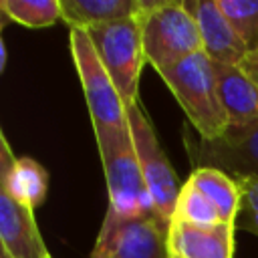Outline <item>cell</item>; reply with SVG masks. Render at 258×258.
<instances>
[{
  "instance_id": "603a6c76",
  "label": "cell",
  "mask_w": 258,
  "mask_h": 258,
  "mask_svg": "<svg viewBox=\"0 0 258 258\" xmlns=\"http://www.w3.org/2000/svg\"><path fill=\"white\" fill-rule=\"evenodd\" d=\"M169 258H171V256H169Z\"/></svg>"
},
{
  "instance_id": "d6986e66",
  "label": "cell",
  "mask_w": 258,
  "mask_h": 258,
  "mask_svg": "<svg viewBox=\"0 0 258 258\" xmlns=\"http://www.w3.org/2000/svg\"><path fill=\"white\" fill-rule=\"evenodd\" d=\"M240 185V212L236 226L258 236V175L238 179Z\"/></svg>"
},
{
  "instance_id": "277c9868",
  "label": "cell",
  "mask_w": 258,
  "mask_h": 258,
  "mask_svg": "<svg viewBox=\"0 0 258 258\" xmlns=\"http://www.w3.org/2000/svg\"><path fill=\"white\" fill-rule=\"evenodd\" d=\"M103 67L115 83L125 105L137 103L139 77L145 64L141 24L137 16L85 28Z\"/></svg>"
},
{
  "instance_id": "5b68a950",
  "label": "cell",
  "mask_w": 258,
  "mask_h": 258,
  "mask_svg": "<svg viewBox=\"0 0 258 258\" xmlns=\"http://www.w3.org/2000/svg\"><path fill=\"white\" fill-rule=\"evenodd\" d=\"M71 54L83 85L95 133L125 127V103L83 28H71Z\"/></svg>"
},
{
  "instance_id": "52a82bcc",
  "label": "cell",
  "mask_w": 258,
  "mask_h": 258,
  "mask_svg": "<svg viewBox=\"0 0 258 258\" xmlns=\"http://www.w3.org/2000/svg\"><path fill=\"white\" fill-rule=\"evenodd\" d=\"M167 230L157 216H121L107 208L91 258H169Z\"/></svg>"
},
{
  "instance_id": "7402d4cb",
  "label": "cell",
  "mask_w": 258,
  "mask_h": 258,
  "mask_svg": "<svg viewBox=\"0 0 258 258\" xmlns=\"http://www.w3.org/2000/svg\"><path fill=\"white\" fill-rule=\"evenodd\" d=\"M0 258H10V254H8L6 250H2V256H0Z\"/></svg>"
},
{
  "instance_id": "8fae6325",
  "label": "cell",
  "mask_w": 258,
  "mask_h": 258,
  "mask_svg": "<svg viewBox=\"0 0 258 258\" xmlns=\"http://www.w3.org/2000/svg\"><path fill=\"white\" fill-rule=\"evenodd\" d=\"M0 242L10 258H50L36 228L34 210L0 191Z\"/></svg>"
},
{
  "instance_id": "9c48e42d",
  "label": "cell",
  "mask_w": 258,
  "mask_h": 258,
  "mask_svg": "<svg viewBox=\"0 0 258 258\" xmlns=\"http://www.w3.org/2000/svg\"><path fill=\"white\" fill-rule=\"evenodd\" d=\"M185 10L198 24L204 52L210 60L238 67L248 52L218 0H183Z\"/></svg>"
},
{
  "instance_id": "44dd1931",
  "label": "cell",
  "mask_w": 258,
  "mask_h": 258,
  "mask_svg": "<svg viewBox=\"0 0 258 258\" xmlns=\"http://www.w3.org/2000/svg\"><path fill=\"white\" fill-rule=\"evenodd\" d=\"M0 52H2V60H0V69H4V64H6V46H4V42H0Z\"/></svg>"
},
{
  "instance_id": "30bf717a",
  "label": "cell",
  "mask_w": 258,
  "mask_h": 258,
  "mask_svg": "<svg viewBox=\"0 0 258 258\" xmlns=\"http://www.w3.org/2000/svg\"><path fill=\"white\" fill-rule=\"evenodd\" d=\"M234 224L196 226L171 220L167 230V246L171 258H232L234 256Z\"/></svg>"
},
{
  "instance_id": "3957f363",
  "label": "cell",
  "mask_w": 258,
  "mask_h": 258,
  "mask_svg": "<svg viewBox=\"0 0 258 258\" xmlns=\"http://www.w3.org/2000/svg\"><path fill=\"white\" fill-rule=\"evenodd\" d=\"M109 189V210L121 216H157L143 181L129 125L95 133ZM159 218V216H157Z\"/></svg>"
},
{
  "instance_id": "7a4b0ae2",
  "label": "cell",
  "mask_w": 258,
  "mask_h": 258,
  "mask_svg": "<svg viewBox=\"0 0 258 258\" xmlns=\"http://www.w3.org/2000/svg\"><path fill=\"white\" fill-rule=\"evenodd\" d=\"M159 77L177 99L200 139H218L228 129L230 121L218 99L212 60L206 52L191 54L179 64L159 73Z\"/></svg>"
},
{
  "instance_id": "ac0fdd59",
  "label": "cell",
  "mask_w": 258,
  "mask_h": 258,
  "mask_svg": "<svg viewBox=\"0 0 258 258\" xmlns=\"http://www.w3.org/2000/svg\"><path fill=\"white\" fill-rule=\"evenodd\" d=\"M248 52L258 50V0H218Z\"/></svg>"
},
{
  "instance_id": "8992f818",
  "label": "cell",
  "mask_w": 258,
  "mask_h": 258,
  "mask_svg": "<svg viewBox=\"0 0 258 258\" xmlns=\"http://www.w3.org/2000/svg\"><path fill=\"white\" fill-rule=\"evenodd\" d=\"M125 113H127V125L131 131V137H133L137 161L141 167V175H143V181L153 200L155 214L159 216L161 222H165L169 226L173 212H175L177 196L181 189L177 185L175 171L169 165V159L165 157V153L157 141V135L153 131V125L147 119L145 111L141 109L139 101L125 105Z\"/></svg>"
},
{
  "instance_id": "6da1fadb",
  "label": "cell",
  "mask_w": 258,
  "mask_h": 258,
  "mask_svg": "<svg viewBox=\"0 0 258 258\" xmlns=\"http://www.w3.org/2000/svg\"><path fill=\"white\" fill-rule=\"evenodd\" d=\"M147 62L159 73L204 52L196 20L183 0H143L137 14Z\"/></svg>"
},
{
  "instance_id": "7c38bea8",
  "label": "cell",
  "mask_w": 258,
  "mask_h": 258,
  "mask_svg": "<svg viewBox=\"0 0 258 258\" xmlns=\"http://www.w3.org/2000/svg\"><path fill=\"white\" fill-rule=\"evenodd\" d=\"M0 141H2V145H0V149H2V153H0V177H2L0 191L8 194L18 204L34 210L46 198L48 173L32 157L12 155V149H10L4 133L0 135Z\"/></svg>"
},
{
  "instance_id": "ffe728a7",
  "label": "cell",
  "mask_w": 258,
  "mask_h": 258,
  "mask_svg": "<svg viewBox=\"0 0 258 258\" xmlns=\"http://www.w3.org/2000/svg\"><path fill=\"white\" fill-rule=\"evenodd\" d=\"M238 67H240V71L258 87V50H256V52H246Z\"/></svg>"
},
{
  "instance_id": "ba28073f",
  "label": "cell",
  "mask_w": 258,
  "mask_h": 258,
  "mask_svg": "<svg viewBox=\"0 0 258 258\" xmlns=\"http://www.w3.org/2000/svg\"><path fill=\"white\" fill-rule=\"evenodd\" d=\"M185 149L198 167L220 169L232 179L258 175V119L228 125V129L212 141L187 139Z\"/></svg>"
},
{
  "instance_id": "9a60e30c",
  "label": "cell",
  "mask_w": 258,
  "mask_h": 258,
  "mask_svg": "<svg viewBox=\"0 0 258 258\" xmlns=\"http://www.w3.org/2000/svg\"><path fill=\"white\" fill-rule=\"evenodd\" d=\"M187 181L210 200V204L216 208L224 224L236 226L240 212V185L236 179H232L220 169L196 167L187 177Z\"/></svg>"
},
{
  "instance_id": "2e32d148",
  "label": "cell",
  "mask_w": 258,
  "mask_h": 258,
  "mask_svg": "<svg viewBox=\"0 0 258 258\" xmlns=\"http://www.w3.org/2000/svg\"><path fill=\"white\" fill-rule=\"evenodd\" d=\"M6 18L28 28H44L62 20L60 0H0Z\"/></svg>"
},
{
  "instance_id": "4fadbf2b",
  "label": "cell",
  "mask_w": 258,
  "mask_h": 258,
  "mask_svg": "<svg viewBox=\"0 0 258 258\" xmlns=\"http://www.w3.org/2000/svg\"><path fill=\"white\" fill-rule=\"evenodd\" d=\"M218 99L230 125H242L258 119V87L234 64L214 62Z\"/></svg>"
},
{
  "instance_id": "5bb4252c",
  "label": "cell",
  "mask_w": 258,
  "mask_h": 258,
  "mask_svg": "<svg viewBox=\"0 0 258 258\" xmlns=\"http://www.w3.org/2000/svg\"><path fill=\"white\" fill-rule=\"evenodd\" d=\"M62 20L71 28H91L97 24L137 16L143 0H60Z\"/></svg>"
},
{
  "instance_id": "e0dca14e",
  "label": "cell",
  "mask_w": 258,
  "mask_h": 258,
  "mask_svg": "<svg viewBox=\"0 0 258 258\" xmlns=\"http://www.w3.org/2000/svg\"><path fill=\"white\" fill-rule=\"evenodd\" d=\"M171 220H181V222H189V224H196V226L224 224L220 220L216 208L210 204V200L200 189H196L189 181H185L179 189L175 212H173Z\"/></svg>"
}]
</instances>
